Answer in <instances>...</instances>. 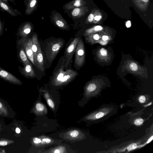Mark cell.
<instances>
[{"instance_id":"1","label":"cell","mask_w":153,"mask_h":153,"mask_svg":"<svg viewBox=\"0 0 153 153\" xmlns=\"http://www.w3.org/2000/svg\"><path fill=\"white\" fill-rule=\"evenodd\" d=\"M64 44L63 40L58 39L53 40L48 44L45 52L49 62H52L54 60Z\"/></svg>"},{"instance_id":"2","label":"cell","mask_w":153,"mask_h":153,"mask_svg":"<svg viewBox=\"0 0 153 153\" xmlns=\"http://www.w3.org/2000/svg\"><path fill=\"white\" fill-rule=\"evenodd\" d=\"M28 40L19 39L16 41L17 56L19 61L23 66L31 63L27 58L25 53V46Z\"/></svg>"},{"instance_id":"3","label":"cell","mask_w":153,"mask_h":153,"mask_svg":"<svg viewBox=\"0 0 153 153\" xmlns=\"http://www.w3.org/2000/svg\"><path fill=\"white\" fill-rule=\"evenodd\" d=\"M79 38L74 39L65 51V62L64 69L67 68L71 65L73 56L75 53Z\"/></svg>"},{"instance_id":"4","label":"cell","mask_w":153,"mask_h":153,"mask_svg":"<svg viewBox=\"0 0 153 153\" xmlns=\"http://www.w3.org/2000/svg\"><path fill=\"white\" fill-rule=\"evenodd\" d=\"M32 28L31 24L29 22H26L21 24L18 28L16 35L17 40L27 41L29 38V35Z\"/></svg>"},{"instance_id":"5","label":"cell","mask_w":153,"mask_h":153,"mask_svg":"<svg viewBox=\"0 0 153 153\" xmlns=\"http://www.w3.org/2000/svg\"><path fill=\"white\" fill-rule=\"evenodd\" d=\"M75 54L74 65L76 67L79 68L82 65L85 54L83 42L79 38L76 46Z\"/></svg>"},{"instance_id":"6","label":"cell","mask_w":153,"mask_h":153,"mask_svg":"<svg viewBox=\"0 0 153 153\" xmlns=\"http://www.w3.org/2000/svg\"><path fill=\"white\" fill-rule=\"evenodd\" d=\"M0 79L15 85H21L22 82L15 76L0 67Z\"/></svg>"},{"instance_id":"7","label":"cell","mask_w":153,"mask_h":153,"mask_svg":"<svg viewBox=\"0 0 153 153\" xmlns=\"http://www.w3.org/2000/svg\"><path fill=\"white\" fill-rule=\"evenodd\" d=\"M13 113L14 112L7 102L0 98V117L12 118Z\"/></svg>"},{"instance_id":"8","label":"cell","mask_w":153,"mask_h":153,"mask_svg":"<svg viewBox=\"0 0 153 153\" xmlns=\"http://www.w3.org/2000/svg\"><path fill=\"white\" fill-rule=\"evenodd\" d=\"M19 71L20 74L26 78L32 79L36 76L32 63L27 64L23 66V67L18 66Z\"/></svg>"},{"instance_id":"9","label":"cell","mask_w":153,"mask_h":153,"mask_svg":"<svg viewBox=\"0 0 153 153\" xmlns=\"http://www.w3.org/2000/svg\"><path fill=\"white\" fill-rule=\"evenodd\" d=\"M65 59H64L61 65L54 73L52 77V83L53 85L58 86L65 74L64 71Z\"/></svg>"},{"instance_id":"10","label":"cell","mask_w":153,"mask_h":153,"mask_svg":"<svg viewBox=\"0 0 153 153\" xmlns=\"http://www.w3.org/2000/svg\"><path fill=\"white\" fill-rule=\"evenodd\" d=\"M78 72L71 69H67L59 84L58 86L64 85L72 81L78 75Z\"/></svg>"},{"instance_id":"11","label":"cell","mask_w":153,"mask_h":153,"mask_svg":"<svg viewBox=\"0 0 153 153\" xmlns=\"http://www.w3.org/2000/svg\"><path fill=\"white\" fill-rule=\"evenodd\" d=\"M0 10L2 12H6L11 16H16L22 14L16 9H14L8 3L3 0H0Z\"/></svg>"},{"instance_id":"12","label":"cell","mask_w":153,"mask_h":153,"mask_svg":"<svg viewBox=\"0 0 153 153\" xmlns=\"http://www.w3.org/2000/svg\"><path fill=\"white\" fill-rule=\"evenodd\" d=\"M36 67L42 72L44 70V58L39 43L38 45V49L37 54L36 66Z\"/></svg>"},{"instance_id":"13","label":"cell","mask_w":153,"mask_h":153,"mask_svg":"<svg viewBox=\"0 0 153 153\" xmlns=\"http://www.w3.org/2000/svg\"><path fill=\"white\" fill-rule=\"evenodd\" d=\"M32 44L31 38H29L25 46V53L29 61L35 66L33 53L32 48Z\"/></svg>"},{"instance_id":"14","label":"cell","mask_w":153,"mask_h":153,"mask_svg":"<svg viewBox=\"0 0 153 153\" xmlns=\"http://www.w3.org/2000/svg\"><path fill=\"white\" fill-rule=\"evenodd\" d=\"M31 39L32 48L33 53L34 62L35 66H36L37 54L39 43L38 41V37L36 34H33L31 37Z\"/></svg>"},{"instance_id":"15","label":"cell","mask_w":153,"mask_h":153,"mask_svg":"<svg viewBox=\"0 0 153 153\" xmlns=\"http://www.w3.org/2000/svg\"><path fill=\"white\" fill-rule=\"evenodd\" d=\"M46 110V108L44 105L41 102H37L36 104L32 110L34 113L38 114L44 113Z\"/></svg>"},{"instance_id":"16","label":"cell","mask_w":153,"mask_h":153,"mask_svg":"<svg viewBox=\"0 0 153 153\" xmlns=\"http://www.w3.org/2000/svg\"><path fill=\"white\" fill-rule=\"evenodd\" d=\"M36 2V0H28L25 12L26 15H29L32 13Z\"/></svg>"},{"instance_id":"17","label":"cell","mask_w":153,"mask_h":153,"mask_svg":"<svg viewBox=\"0 0 153 153\" xmlns=\"http://www.w3.org/2000/svg\"><path fill=\"white\" fill-rule=\"evenodd\" d=\"M108 111L107 110H102L96 113L89 116L88 118L89 119L97 120L100 119L104 116L105 114L108 113Z\"/></svg>"},{"instance_id":"18","label":"cell","mask_w":153,"mask_h":153,"mask_svg":"<svg viewBox=\"0 0 153 153\" xmlns=\"http://www.w3.org/2000/svg\"><path fill=\"white\" fill-rule=\"evenodd\" d=\"M44 96L45 98L47 103L49 107L54 109L55 107L54 103L49 96L48 92L45 91L44 92Z\"/></svg>"},{"instance_id":"19","label":"cell","mask_w":153,"mask_h":153,"mask_svg":"<svg viewBox=\"0 0 153 153\" xmlns=\"http://www.w3.org/2000/svg\"><path fill=\"white\" fill-rule=\"evenodd\" d=\"M14 143V141L12 140H10L4 138L0 139V146H5Z\"/></svg>"},{"instance_id":"20","label":"cell","mask_w":153,"mask_h":153,"mask_svg":"<svg viewBox=\"0 0 153 153\" xmlns=\"http://www.w3.org/2000/svg\"><path fill=\"white\" fill-rule=\"evenodd\" d=\"M80 132L77 130L71 131L69 133L70 136L72 138L75 139L78 138L79 136Z\"/></svg>"},{"instance_id":"21","label":"cell","mask_w":153,"mask_h":153,"mask_svg":"<svg viewBox=\"0 0 153 153\" xmlns=\"http://www.w3.org/2000/svg\"><path fill=\"white\" fill-rule=\"evenodd\" d=\"M96 88V85L95 84L90 83L86 87V91L88 93H91L95 91Z\"/></svg>"},{"instance_id":"22","label":"cell","mask_w":153,"mask_h":153,"mask_svg":"<svg viewBox=\"0 0 153 153\" xmlns=\"http://www.w3.org/2000/svg\"><path fill=\"white\" fill-rule=\"evenodd\" d=\"M80 9L78 7L75 8L72 11V14L74 16H77L80 12Z\"/></svg>"},{"instance_id":"23","label":"cell","mask_w":153,"mask_h":153,"mask_svg":"<svg viewBox=\"0 0 153 153\" xmlns=\"http://www.w3.org/2000/svg\"><path fill=\"white\" fill-rule=\"evenodd\" d=\"M56 25L59 27L64 29L66 28L65 24L61 20H57L55 22Z\"/></svg>"},{"instance_id":"24","label":"cell","mask_w":153,"mask_h":153,"mask_svg":"<svg viewBox=\"0 0 153 153\" xmlns=\"http://www.w3.org/2000/svg\"><path fill=\"white\" fill-rule=\"evenodd\" d=\"M32 142L33 144L36 145H38L42 141L40 139L35 137L33 139Z\"/></svg>"},{"instance_id":"25","label":"cell","mask_w":153,"mask_h":153,"mask_svg":"<svg viewBox=\"0 0 153 153\" xmlns=\"http://www.w3.org/2000/svg\"><path fill=\"white\" fill-rule=\"evenodd\" d=\"M4 29V22H2L0 17V36H2Z\"/></svg>"},{"instance_id":"26","label":"cell","mask_w":153,"mask_h":153,"mask_svg":"<svg viewBox=\"0 0 153 153\" xmlns=\"http://www.w3.org/2000/svg\"><path fill=\"white\" fill-rule=\"evenodd\" d=\"M144 122L142 118H138L136 119L134 122V124L137 126H140Z\"/></svg>"},{"instance_id":"27","label":"cell","mask_w":153,"mask_h":153,"mask_svg":"<svg viewBox=\"0 0 153 153\" xmlns=\"http://www.w3.org/2000/svg\"><path fill=\"white\" fill-rule=\"evenodd\" d=\"M130 68L133 71H136L137 70L138 68L137 65L134 62H132L130 65Z\"/></svg>"},{"instance_id":"28","label":"cell","mask_w":153,"mask_h":153,"mask_svg":"<svg viewBox=\"0 0 153 153\" xmlns=\"http://www.w3.org/2000/svg\"><path fill=\"white\" fill-rule=\"evenodd\" d=\"M137 145L135 143H133L130 144L127 147L128 151L133 150L137 148Z\"/></svg>"},{"instance_id":"29","label":"cell","mask_w":153,"mask_h":153,"mask_svg":"<svg viewBox=\"0 0 153 153\" xmlns=\"http://www.w3.org/2000/svg\"><path fill=\"white\" fill-rule=\"evenodd\" d=\"M81 0H76L73 3V5L75 7H79L81 5Z\"/></svg>"},{"instance_id":"30","label":"cell","mask_w":153,"mask_h":153,"mask_svg":"<svg viewBox=\"0 0 153 153\" xmlns=\"http://www.w3.org/2000/svg\"><path fill=\"white\" fill-rule=\"evenodd\" d=\"M139 101L141 103H144L146 100L145 97L143 95L140 96L139 98Z\"/></svg>"},{"instance_id":"31","label":"cell","mask_w":153,"mask_h":153,"mask_svg":"<svg viewBox=\"0 0 153 153\" xmlns=\"http://www.w3.org/2000/svg\"><path fill=\"white\" fill-rule=\"evenodd\" d=\"M101 54L103 56H105L107 55V51L104 48H101L100 51Z\"/></svg>"},{"instance_id":"32","label":"cell","mask_w":153,"mask_h":153,"mask_svg":"<svg viewBox=\"0 0 153 153\" xmlns=\"http://www.w3.org/2000/svg\"><path fill=\"white\" fill-rule=\"evenodd\" d=\"M42 141L44 143L46 144L50 143L51 142V139L48 138H43L42 139Z\"/></svg>"},{"instance_id":"33","label":"cell","mask_w":153,"mask_h":153,"mask_svg":"<svg viewBox=\"0 0 153 153\" xmlns=\"http://www.w3.org/2000/svg\"><path fill=\"white\" fill-rule=\"evenodd\" d=\"M94 18V16L93 14H91L88 16V21L90 22H91L93 21Z\"/></svg>"},{"instance_id":"34","label":"cell","mask_w":153,"mask_h":153,"mask_svg":"<svg viewBox=\"0 0 153 153\" xmlns=\"http://www.w3.org/2000/svg\"><path fill=\"white\" fill-rule=\"evenodd\" d=\"M94 29L96 31L100 30L102 29V27L100 26H97L94 27Z\"/></svg>"},{"instance_id":"35","label":"cell","mask_w":153,"mask_h":153,"mask_svg":"<svg viewBox=\"0 0 153 153\" xmlns=\"http://www.w3.org/2000/svg\"><path fill=\"white\" fill-rule=\"evenodd\" d=\"M126 26L127 28L130 27H131V23L130 21H128L126 22Z\"/></svg>"},{"instance_id":"36","label":"cell","mask_w":153,"mask_h":153,"mask_svg":"<svg viewBox=\"0 0 153 153\" xmlns=\"http://www.w3.org/2000/svg\"><path fill=\"white\" fill-rule=\"evenodd\" d=\"M101 18V16H97L94 18V19L96 21H99Z\"/></svg>"},{"instance_id":"37","label":"cell","mask_w":153,"mask_h":153,"mask_svg":"<svg viewBox=\"0 0 153 153\" xmlns=\"http://www.w3.org/2000/svg\"><path fill=\"white\" fill-rule=\"evenodd\" d=\"M6 3H8V1H10L12 3H13L14 4L16 5V4L15 3L14 1L16 0H3Z\"/></svg>"},{"instance_id":"38","label":"cell","mask_w":153,"mask_h":153,"mask_svg":"<svg viewBox=\"0 0 153 153\" xmlns=\"http://www.w3.org/2000/svg\"><path fill=\"white\" fill-rule=\"evenodd\" d=\"M93 38L94 39L97 40L99 38V36L98 34H95L94 35Z\"/></svg>"},{"instance_id":"39","label":"cell","mask_w":153,"mask_h":153,"mask_svg":"<svg viewBox=\"0 0 153 153\" xmlns=\"http://www.w3.org/2000/svg\"><path fill=\"white\" fill-rule=\"evenodd\" d=\"M6 153L5 149L0 148V153Z\"/></svg>"},{"instance_id":"40","label":"cell","mask_w":153,"mask_h":153,"mask_svg":"<svg viewBox=\"0 0 153 153\" xmlns=\"http://www.w3.org/2000/svg\"><path fill=\"white\" fill-rule=\"evenodd\" d=\"M102 39L104 41L107 40L108 39V37L107 36H102Z\"/></svg>"},{"instance_id":"41","label":"cell","mask_w":153,"mask_h":153,"mask_svg":"<svg viewBox=\"0 0 153 153\" xmlns=\"http://www.w3.org/2000/svg\"><path fill=\"white\" fill-rule=\"evenodd\" d=\"M15 131L18 134L21 131L20 129L18 127H17L16 128Z\"/></svg>"},{"instance_id":"42","label":"cell","mask_w":153,"mask_h":153,"mask_svg":"<svg viewBox=\"0 0 153 153\" xmlns=\"http://www.w3.org/2000/svg\"><path fill=\"white\" fill-rule=\"evenodd\" d=\"M53 152L55 153L61 152L58 149H56Z\"/></svg>"},{"instance_id":"43","label":"cell","mask_w":153,"mask_h":153,"mask_svg":"<svg viewBox=\"0 0 153 153\" xmlns=\"http://www.w3.org/2000/svg\"><path fill=\"white\" fill-rule=\"evenodd\" d=\"M145 2H147L149 1V0H141Z\"/></svg>"},{"instance_id":"44","label":"cell","mask_w":153,"mask_h":153,"mask_svg":"<svg viewBox=\"0 0 153 153\" xmlns=\"http://www.w3.org/2000/svg\"><path fill=\"white\" fill-rule=\"evenodd\" d=\"M2 129L1 128V124H0V131H1Z\"/></svg>"},{"instance_id":"45","label":"cell","mask_w":153,"mask_h":153,"mask_svg":"<svg viewBox=\"0 0 153 153\" xmlns=\"http://www.w3.org/2000/svg\"><path fill=\"white\" fill-rule=\"evenodd\" d=\"M24 0V1L25 2V1H26V0Z\"/></svg>"}]
</instances>
